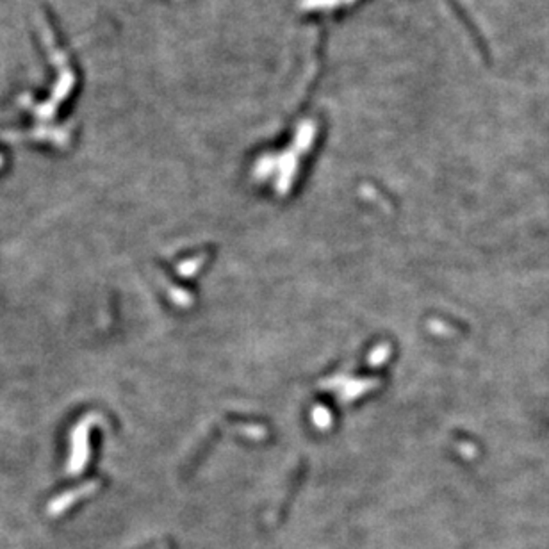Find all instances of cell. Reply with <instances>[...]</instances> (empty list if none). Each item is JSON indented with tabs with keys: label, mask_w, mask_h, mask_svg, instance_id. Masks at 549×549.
<instances>
[{
	"label": "cell",
	"mask_w": 549,
	"mask_h": 549,
	"mask_svg": "<svg viewBox=\"0 0 549 549\" xmlns=\"http://www.w3.org/2000/svg\"><path fill=\"white\" fill-rule=\"evenodd\" d=\"M0 164H2V157H0Z\"/></svg>",
	"instance_id": "cell-1"
}]
</instances>
